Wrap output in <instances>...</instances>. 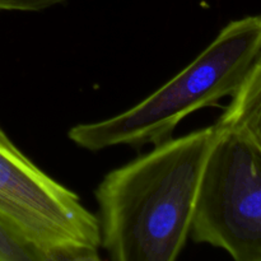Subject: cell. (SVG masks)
<instances>
[{"instance_id":"6da1fadb","label":"cell","mask_w":261,"mask_h":261,"mask_svg":"<svg viewBox=\"0 0 261 261\" xmlns=\"http://www.w3.org/2000/svg\"><path fill=\"white\" fill-rule=\"evenodd\" d=\"M216 124L153 145L94 191L101 247L115 261H175L190 239Z\"/></svg>"},{"instance_id":"7a4b0ae2","label":"cell","mask_w":261,"mask_h":261,"mask_svg":"<svg viewBox=\"0 0 261 261\" xmlns=\"http://www.w3.org/2000/svg\"><path fill=\"white\" fill-rule=\"evenodd\" d=\"M260 51L261 13L231 20L157 91L119 115L74 125L68 138L91 152L165 142L189 115L218 106L222 98L233 96Z\"/></svg>"},{"instance_id":"3957f363","label":"cell","mask_w":261,"mask_h":261,"mask_svg":"<svg viewBox=\"0 0 261 261\" xmlns=\"http://www.w3.org/2000/svg\"><path fill=\"white\" fill-rule=\"evenodd\" d=\"M0 219L40 261H98V217L43 172L0 127Z\"/></svg>"},{"instance_id":"277c9868","label":"cell","mask_w":261,"mask_h":261,"mask_svg":"<svg viewBox=\"0 0 261 261\" xmlns=\"http://www.w3.org/2000/svg\"><path fill=\"white\" fill-rule=\"evenodd\" d=\"M190 237L236 261H261V150L234 133L219 129L201 178Z\"/></svg>"},{"instance_id":"5b68a950","label":"cell","mask_w":261,"mask_h":261,"mask_svg":"<svg viewBox=\"0 0 261 261\" xmlns=\"http://www.w3.org/2000/svg\"><path fill=\"white\" fill-rule=\"evenodd\" d=\"M216 125L261 150V51Z\"/></svg>"},{"instance_id":"8992f818","label":"cell","mask_w":261,"mask_h":261,"mask_svg":"<svg viewBox=\"0 0 261 261\" xmlns=\"http://www.w3.org/2000/svg\"><path fill=\"white\" fill-rule=\"evenodd\" d=\"M0 261H40L37 255L0 219Z\"/></svg>"},{"instance_id":"52a82bcc","label":"cell","mask_w":261,"mask_h":261,"mask_svg":"<svg viewBox=\"0 0 261 261\" xmlns=\"http://www.w3.org/2000/svg\"><path fill=\"white\" fill-rule=\"evenodd\" d=\"M66 0H0V10L9 12H38Z\"/></svg>"}]
</instances>
